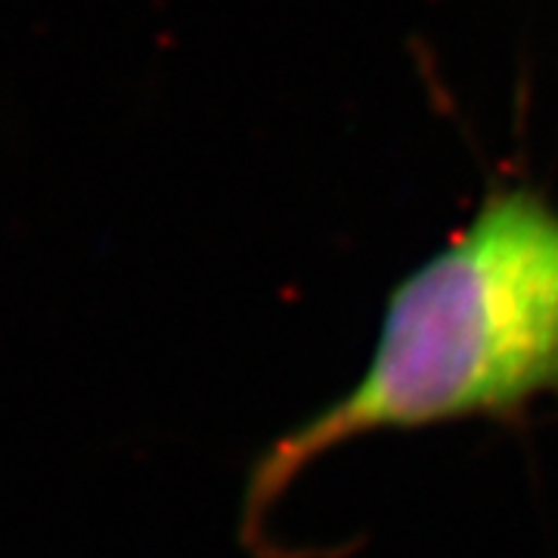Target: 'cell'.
Masks as SVG:
<instances>
[{"label":"cell","mask_w":558,"mask_h":558,"mask_svg":"<svg viewBox=\"0 0 558 558\" xmlns=\"http://www.w3.org/2000/svg\"><path fill=\"white\" fill-rule=\"evenodd\" d=\"M543 395H558V211L534 186H494L475 218L388 295L357 385L252 465L242 537L258 543L292 481L348 440L519 418Z\"/></svg>","instance_id":"6da1fadb"}]
</instances>
